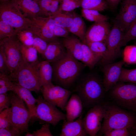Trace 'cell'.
I'll return each mask as SVG.
<instances>
[{
  "instance_id": "obj_1",
  "label": "cell",
  "mask_w": 136,
  "mask_h": 136,
  "mask_svg": "<svg viewBox=\"0 0 136 136\" xmlns=\"http://www.w3.org/2000/svg\"><path fill=\"white\" fill-rule=\"evenodd\" d=\"M102 104L104 109V117L100 129L97 133H98V135L104 134L114 129H128L136 124V116L133 113L122 109L112 103Z\"/></svg>"
},
{
  "instance_id": "obj_2",
  "label": "cell",
  "mask_w": 136,
  "mask_h": 136,
  "mask_svg": "<svg viewBox=\"0 0 136 136\" xmlns=\"http://www.w3.org/2000/svg\"><path fill=\"white\" fill-rule=\"evenodd\" d=\"M54 63L55 81L59 86L70 90L76 81L83 65L66 51L61 58Z\"/></svg>"
},
{
  "instance_id": "obj_3",
  "label": "cell",
  "mask_w": 136,
  "mask_h": 136,
  "mask_svg": "<svg viewBox=\"0 0 136 136\" xmlns=\"http://www.w3.org/2000/svg\"><path fill=\"white\" fill-rule=\"evenodd\" d=\"M74 91L86 109L102 104L106 92L103 82L94 76L87 77L79 82Z\"/></svg>"
},
{
  "instance_id": "obj_4",
  "label": "cell",
  "mask_w": 136,
  "mask_h": 136,
  "mask_svg": "<svg viewBox=\"0 0 136 136\" xmlns=\"http://www.w3.org/2000/svg\"><path fill=\"white\" fill-rule=\"evenodd\" d=\"M40 63L31 64L24 61L11 80L31 91L38 93L42 86L39 71Z\"/></svg>"
},
{
  "instance_id": "obj_5",
  "label": "cell",
  "mask_w": 136,
  "mask_h": 136,
  "mask_svg": "<svg viewBox=\"0 0 136 136\" xmlns=\"http://www.w3.org/2000/svg\"><path fill=\"white\" fill-rule=\"evenodd\" d=\"M109 91L110 97L117 106L136 112V84L118 82Z\"/></svg>"
},
{
  "instance_id": "obj_6",
  "label": "cell",
  "mask_w": 136,
  "mask_h": 136,
  "mask_svg": "<svg viewBox=\"0 0 136 136\" xmlns=\"http://www.w3.org/2000/svg\"><path fill=\"white\" fill-rule=\"evenodd\" d=\"M21 43L16 36L1 40L0 46L6 57L10 72L11 79L14 77L24 62L21 51Z\"/></svg>"
},
{
  "instance_id": "obj_7",
  "label": "cell",
  "mask_w": 136,
  "mask_h": 136,
  "mask_svg": "<svg viewBox=\"0 0 136 136\" xmlns=\"http://www.w3.org/2000/svg\"><path fill=\"white\" fill-rule=\"evenodd\" d=\"M9 95L12 126L23 134L28 130L29 122L31 119L30 113L25 107L23 100L17 94L12 91Z\"/></svg>"
},
{
  "instance_id": "obj_8",
  "label": "cell",
  "mask_w": 136,
  "mask_h": 136,
  "mask_svg": "<svg viewBox=\"0 0 136 136\" xmlns=\"http://www.w3.org/2000/svg\"><path fill=\"white\" fill-rule=\"evenodd\" d=\"M0 20L5 21L19 31L29 28L30 18L24 15L12 0L0 4Z\"/></svg>"
},
{
  "instance_id": "obj_9",
  "label": "cell",
  "mask_w": 136,
  "mask_h": 136,
  "mask_svg": "<svg viewBox=\"0 0 136 136\" xmlns=\"http://www.w3.org/2000/svg\"><path fill=\"white\" fill-rule=\"evenodd\" d=\"M124 33L120 25L115 20L108 37L106 45L107 52L100 61L103 65L113 63L120 55V44Z\"/></svg>"
},
{
  "instance_id": "obj_10",
  "label": "cell",
  "mask_w": 136,
  "mask_h": 136,
  "mask_svg": "<svg viewBox=\"0 0 136 136\" xmlns=\"http://www.w3.org/2000/svg\"><path fill=\"white\" fill-rule=\"evenodd\" d=\"M35 117L45 123L56 125L61 121L66 120V114L60 111L54 105L40 95L37 98Z\"/></svg>"
},
{
  "instance_id": "obj_11",
  "label": "cell",
  "mask_w": 136,
  "mask_h": 136,
  "mask_svg": "<svg viewBox=\"0 0 136 136\" xmlns=\"http://www.w3.org/2000/svg\"><path fill=\"white\" fill-rule=\"evenodd\" d=\"M30 19L31 22L28 29L34 35L41 38L48 43L59 40L53 33L55 24L52 17L38 16Z\"/></svg>"
},
{
  "instance_id": "obj_12",
  "label": "cell",
  "mask_w": 136,
  "mask_h": 136,
  "mask_svg": "<svg viewBox=\"0 0 136 136\" xmlns=\"http://www.w3.org/2000/svg\"><path fill=\"white\" fill-rule=\"evenodd\" d=\"M40 91L46 100L60 108L62 111L65 110L72 93L70 90L52 84L42 86Z\"/></svg>"
},
{
  "instance_id": "obj_13",
  "label": "cell",
  "mask_w": 136,
  "mask_h": 136,
  "mask_svg": "<svg viewBox=\"0 0 136 136\" xmlns=\"http://www.w3.org/2000/svg\"><path fill=\"white\" fill-rule=\"evenodd\" d=\"M104 115V109L102 104L89 109L82 120L84 129L88 135L91 136L96 135L101 127Z\"/></svg>"
},
{
  "instance_id": "obj_14",
  "label": "cell",
  "mask_w": 136,
  "mask_h": 136,
  "mask_svg": "<svg viewBox=\"0 0 136 136\" xmlns=\"http://www.w3.org/2000/svg\"><path fill=\"white\" fill-rule=\"evenodd\" d=\"M119 12L115 20L124 34L136 19V0H122Z\"/></svg>"
},
{
  "instance_id": "obj_15",
  "label": "cell",
  "mask_w": 136,
  "mask_h": 136,
  "mask_svg": "<svg viewBox=\"0 0 136 136\" xmlns=\"http://www.w3.org/2000/svg\"><path fill=\"white\" fill-rule=\"evenodd\" d=\"M124 63L122 60L117 62L104 65L103 83L106 92L109 91L118 82Z\"/></svg>"
},
{
  "instance_id": "obj_16",
  "label": "cell",
  "mask_w": 136,
  "mask_h": 136,
  "mask_svg": "<svg viewBox=\"0 0 136 136\" xmlns=\"http://www.w3.org/2000/svg\"><path fill=\"white\" fill-rule=\"evenodd\" d=\"M111 29L110 24L107 21L94 22L86 31V44L89 42H99L106 44Z\"/></svg>"
},
{
  "instance_id": "obj_17",
  "label": "cell",
  "mask_w": 136,
  "mask_h": 136,
  "mask_svg": "<svg viewBox=\"0 0 136 136\" xmlns=\"http://www.w3.org/2000/svg\"><path fill=\"white\" fill-rule=\"evenodd\" d=\"M82 113L75 121L63 120L60 136H85L88 135L84 129Z\"/></svg>"
},
{
  "instance_id": "obj_18",
  "label": "cell",
  "mask_w": 136,
  "mask_h": 136,
  "mask_svg": "<svg viewBox=\"0 0 136 136\" xmlns=\"http://www.w3.org/2000/svg\"><path fill=\"white\" fill-rule=\"evenodd\" d=\"M21 12L30 18L42 16L38 2L33 0H12Z\"/></svg>"
},
{
  "instance_id": "obj_19",
  "label": "cell",
  "mask_w": 136,
  "mask_h": 136,
  "mask_svg": "<svg viewBox=\"0 0 136 136\" xmlns=\"http://www.w3.org/2000/svg\"><path fill=\"white\" fill-rule=\"evenodd\" d=\"M11 91L17 94L25 102L31 118L35 117L37 99L34 97L31 91L14 83Z\"/></svg>"
},
{
  "instance_id": "obj_20",
  "label": "cell",
  "mask_w": 136,
  "mask_h": 136,
  "mask_svg": "<svg viewBox=\"0 0 136 136\" xmlns=\"http://www.w3.org/2000/svg\"><path fill=\"white\" fill-rule=\"evenodd\" d=\"M83 106L81 100L76 93L73 94L66 106V120L71 121L78 118L82 113Z\"/></svg>"
},
{
  "instance_id": "obj_21",
  "label": "cell",
  "mask_w": 136,
  "mask_h": 136,
  "mask_svg": "<svg viewBox=\"0 0 136 136\" xmlns=\"http://www.w3.org/2000/svg\"><path fill=\"white\" fill-rule=\"evenodd\" d=\"M66 51L62 43L59 40L55 41L48 43L43 55L46 60L54 63L63 56Z\"/></svg>"
},
{
  "instance_id": "obj_22",
  "label": "cell",
  "mask_w": 136,
  "mask_h": 136,
  "mask_svg": "<svg viewBox=\"0 0 136 136\" xmlns=\"http://www.w3.org/2000/svg\"><path fill=\"white\" fill-rule=\"evenodd\" d=\"M66 51L79 61H82V42L77 38L69 36L64 38L62 42Z\"/></svg>"
},
{
  "instance_id": "obj_23",
  "label": "cell",
  "mask_w": 136,
  "mask_h": 136,
  "mask_svg": "<svg viewBox=\"0 0 136 136\" xmlns=\"http://www.w3.org/2000/svg\"><path fill=\"white\" fill-rule=\"evenodd\" d=\"M86 25L82 17L73 12V20L68 29L69 32L77 36L83 43L86 44L85 35Z\"/></svg>"
},
{
  "instance_id": "obj_24",
  "label": "cell",
  "mask_w": 136,
  "mask_h": 136,
  "mask_svg": "<svg viewBox=\"0 0 136 136\" xmlns=\"http://www.w3.org/2000/svg\"><path fill=\"white\" fill-rule=\"evenodd\" d=\"M39 71L42 86L52 84L53 69L49 62L45 60L40 62Z\"/></svg>"
},
{
  "instance_id": "obj_25",
  "label": "cell",
  "mask_w": 136,
  "mask_h": 136,
  "mask_svg": "<svg viewBox=\"0 0 136 136\" xmlns=\"http://www.w3.org/2000/svg\"><path fill=\"white\" fill-rule=\"evenodd\" d=\"M83 53L82 62L90 69L93 68L102 57L93 53L88 46L82 42Z\"/></svg>"
},
{
  "instance_id": "obj_26",
  "label": "cell",
  "mask_w": 136,
  "mask_h": 136,
  "mask_svg": "<svg viewBox=\"0 0 136 136\" xmlns=\"http://www.w3.org/2000/svg\"><path fill=\"white\" fill-rule=\"evenodd\" d=\"M52 17L55 25L68 29L73 22V12L61 11Z\"/></svg>"
},
{
  "instance_id": "obj_27",
  "label": "cell",
  "mask_w": 136,
  "mask_h": 136,
  "mask_svg": "<svg viewBox=\"0 0 136 136\" xmlns=\"http://www.w3.org/2000/svg\"><path fill=\"white\" fill-rule=\"evenodd\" d=\"M82 9L103 11L108 8L106 0H79Z\"/></svg>"
},
{
  "instance_id": "obj_28",
  "label": "cell",
  "mask_w": 136,
  "mask_h": 136,
  "mask_svg": "<svg viewBox=\"0 0 136 136\" xmlns=\"http://www.w3.org/2000/svg\"><path fill=\"white\" fill-rule=\"evenodd\" d=\"M21 51L24 61L29 64L37 63L38 52L33 46H27L21 44Z\"/></svg>"
},
{
  "instance_id": "obj_29",
  "label": "cell",
  "mask_w": 136,
  "mask_h": 136,
  "mask_svg": "<svg viewBox=\"0 0 136 136\" xmlns=\"http://www.w3.org/2000/svg\"><path fill=\"white\" fill-rule=\"evenodd\" d=\"M81 12L82 16L90 21L95 22L108 20V17L101 14L97 10L82 9Z\"/></svg>"
},
{
  "instance_id": "obj_30",
  "label": "cell",
  "mask_w": 136,
  "mask_h": 136,
  "mask_svg": "<svg viewBox=\"0 0 136 136\" xmlns=\"http://www.w3.org/2000/svg\"><path fill=\"white\" fill-rule=\"evenodd\" d=\"M123 60L128 64L136 63V45L126 46L123 52Z\"/></svg>"
},
{
  "instance_id": "obj_31",
  "label": "cell",
  "mask_w": 136,
  "mask_h": 136,
  "mask_svg": "<svg viewBox=\"0 0 136 136\" xmlns=\"http://www.w3.org/2000/svg\"><path fill=\"white\" fill-rule=\"evenodd\" d=\"M19 31L7 22L0 20V40L15 36Z\"/></svg>"
},
{
  "instance_id": "obj_32",
  "label": "cell",
  "mask_w": 136,
  "mask_h": 136,
  "mask_svg": "<svg viewBox=\"0 0 136 136\" xmlns=\"http://www.w3.org/2000/svg\"><path fill=\"white\" fill-rule=\"evenodd\" d=\"M34 35L29 29L19 31L16 37L21 44L27 46H32Z\"/></svg>"
},
{
  "instance_id": "obj_33",
  "label": "cell",
  "mask_w": 136,
  "mask_h": 136,
  "mask_svg": "<svg viewBox=\"0 0 136 136\" xmlns=\"http://www.w3.org/2000/svg\"><path fill=\"white\" fill-rule=\"evenodd\" d=\"M92 51L96 55L104 57L107 52L106 44L102 42H95L86 43ZM102 59V58H101Z\"/></svg>"
},
{
  "instance_id": "obj_34",
  "label": "cell",
  "mask_w": 136,
  "mask_h": 136,
  "mask_svg": "<svg viewBox=\"0 0 136 136\" xmlns=\"http://www.w3.org/2000/svg\"><path fill=\"white\" fill-rule=\"evenodd\" d=\"M118 82L136 84V68L128 69L123 68Z\"/></svg>"
},
{
  "instance_id": "obj_35",
  "label": "cell",
  "mask_w": 136,
  "mask_h": 136,
  "mask_svg": "<svg viewBox=\"0 0 136 136\" xmlns=\"http://www.w3.org/2000/svg\"><path fill=\"white\" fill-rule=\"evenodd\" d=\"M13 82L9 76L4 73H0V94L12 91Z\"/></svg>"
},
{
  "instance_id": "obj_36",
  "label": "cell",
  "mask_w": 136,
  "mask_h": 136,
  "mask_svg": "<svg viewBox=\"0 0 136 136\" xmlns=\"http://www.w3.org/2000/svg\"><path fill=\"white\" fill-rule=\"evenodd\" d=\"M11 108L0 112V128H9L12 126Z\"/></svg>"
},
{
  "instance_id": "obj_37",
  "label": "cell",
  "mask_w": 136,
  "mask_h": 136,
  "mask_svg": "<svg viewBox=\"0 0 136 136\" xmlns=\"http://www.w3.org/2000/svg\"><path fill=\"white\" fill-rule=\"evenodd\" d=\"M135 40H136V19L124 34L121 43V47L126 46L130 41Z\"/></svg>"
},
{
  "instance_id": "obj_38",
  "label": "cell",
  "mask_w": 136,
  "mask_h": 136,
  "mask_svg": "<svg viewBox=\"0 0 136 136\" xmlns=\"http://www.w3.org/2000/svg\"><path fill=\"white\" fill-rule=\"evenodd\" d=\"M79 7L80 6L79 0H62L61 11L72 12Z\"/></svg>"
},
{
  "instance_id": "obj_39",
  "label": "cell",
  "mask_w": 136,
  "mask_h": 136,
  "mask_svg": "<svg viewBox=\"0 0 136 136\" xmlns=\"http://www.w3.org/2000/svg\"><path fill=\"white\" fill-rule=\"evenodd\" d=\"M48 43L41 38L34 35L33 46L38 52L43 54L47 47Z\"/></svg>"
},
{
  "instance_id": "obj_40",
  "label": "cell",
  "mask_w": 136,
  "mask_h": 136,
  "mask_svg": "<svg viewBox=\"0 0 136 136\" xmlns=\"http://www.w3.org/2000/svg\"><path fill=\"white\" fill-rule=\"evenodd\" d=\"M52 0H40L38 2L42 16L50 17V10Z\"/></svg>"
},
{
  "instance_id": "obj_41",
  "label": "cell",
  "mask_w": 136,
  "mask_h": 136,
  "mask_svg": "<svg viewBox=\"0 0 136 136\" xmlns=\"http://www.w3.org/2000/svg\"><path fill=\"white\" fill-rule=\"evenodd\" d=\"M0 72L8 75L10 72L7 59L2 47L0 46Z\"/></svg>"
},
{
  "instance_id": "obj_42",
  "label": "cell",
  "mask_w": 136,
  "mask_h": 136,
  "mask_svg": "<svg viewBox=\"0 0 136 136\" xmlns=\"http://www.w3.org/2000/svg\"><path fill=\"white\" fill-rule=\"evenodd\" d=\"M105 136H130L128 128H126L114 129L105 133Z\"/></svg>"
},
{
  "instance_id": "obj_43",
  "label": "cell",
  "mask_w": 136,
  "mask_h": 136,
  "mask_svg": "<svg viewBox=\"0 0 136 136\" xmlns=\"http://www.w3.org/2000/svg\"><path fill=\"white\" fill-rule=\"evenodd\" d=\"M50 124L45 123L43 124L40 129L33 131L34 136H52L50 129Z\"/></svg>"
},
{
  "instance_id": "obj_44",
  "label": "cell",
  "mask_w": 136,
  "mask_h": 136,
  "mask_svg": "<svg viewBox=\"0 0 136 136\" xmlns=\"http://www.w3.org/2000/svg\"><path fill=\"white\" fill-rule=\"evenodd\" d=\"M22 134L18 129L13 126L9 128H0V136H18Z\"/></svg>"
},
{
  "instance_id": "obj_45",
  "label": "cell",
  "mask_w": 136,
  "mask_h": 136,
  "mask_svg": "<svg viewBox=\"0 0 136 136\" xmlns=\"http://www.w3.org/2000/svg\"><path fill=\"white\" fill-rule=\"evenodd\" d=\"M11 105L10 97L7 93L0 94V112L9 108Z\"/></svg>"
},
{
  "instance_id": "obj_46",
  "label": "cell",
  "mask_w": 136,
  "mask_h": 136,
  "mask_svg": "<svg viewBox=\"0 0 136 136\" xmlns=\"http://www.w3.org/2000/svg\"><path fill=\"white\" fill-rule=\"evenodd\" d=\"M53 32L55 36L57 37H60L66 38L69 36V33L70 32L68 29L55 24Z\"/></svg>"
},
{
  "instance_id": "obj_47",
  "label": "cell",
  "mask_w": 136,
  "mask_h": 136,
  "mask_svg": "<svg viewBox=\"0 0 136 136\" xmlns=\"http://www.w3.org/2000/svg\"><path fill=\"white\" fill-rule=\"evenodd\" d=\"M62 0H52L50 10V16H52L61 11V7Z\"/></svg>"
},
{
  "instance_id": "obj_48",
  "label": "cell",
  "mask_w": 136,
  "mask_h": 136,
  "mask_svg": "<svg viewBox=\"0 0 136 136\" xmlns=\"http://www.w3.org/2000/svg\"><path fill=\"white\" fill-rule=\"evenodd\" d=\"M122 0H106L108 6L112 10L115 9Z\"/></svg>"
},
{
  "instance_id": "obj_49",
  "label": "cell",
  "mask_w": 136,
  "mask_h": 136,
  "mask_svg": "<svg viewBox=\"0 0 136 136\" xmlns=\"http://www.w3.org/2000/svg\"><path fill=\"white\" fill-rule=\"evenodd\" d=\"M130 136H136V124L132 127L128 129Z\"/></svg>"
},
{
  "instance_id": "obj_50",
  "label": "cell",
  "mask_w": 136,
  "mask_h": 136,
  "mask_svg": "<svg viewBox=\"0 0 136 136\" xmlns=\"http://www.w3.org/2000/svg\"><path fill=\"white\" fill-rule=\"evenodd\" d=\"M26 136H34L33 133L27 132L25 135Z\"/></svg>"
},
{
  "instance_id": "obj_51",
  "label": "cell",
  "mask_w": 136,
  "mask_h": 136,
  "mask_svg": "<svg viewBox=\"0 0 136 136\" xmlns=\"http://www.w3.org/2000/svg\"><path fill=\"white\" fill-rule=\"evenodd\" d=\"M11 0H0V3H4L10 2Z\"/></svg>"
},
{
  "instance_id": "obj_52",
  "label": "cell",
  "mask_w": 136,
  "mask_h": 136,
  "mask_svg": "<svg viewBox=\"0 0 136 136\" xmlns=\"http://www.w3.org/2000/svg\"><path fill=\"white\" fill-rule=\"evenodd\" d=\"M33 0L38 2L40 0Z\"/></svg>"
},
{
  "instance_id": "obj_53",
  "label": "cell",
  "mask_w": 136,
  "mask_h": 136,
  "mask_svg": "<svg viewBox=\"0 0 136 136\" xmlns=\"http://www.w3.org/2000/svg\"><path fill=\"white\" fill-rule=\"evenodd\" d=\"M135 45H136V42H135Z\"/></svg>"
}]
</instances>
